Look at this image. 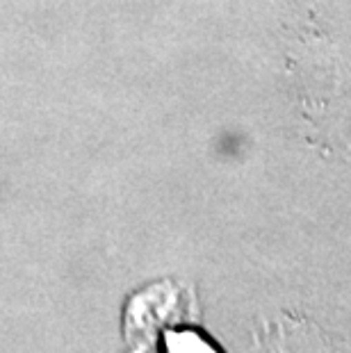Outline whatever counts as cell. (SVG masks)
<instances>
[{"instance_id": "6da1fadb", "label": "cell", "mask_w": 351, "mask_h": 353, "mask_svg": "<svg viewBox=\"0 0 351 353\" xmlns=\"http://www.w3.org/2000/svg\"><path fill=\"white\" fill-rule=\"evenodd\" d=\"M164 353H219L197 330H167Z\"/></svg>"}]
</instances>
